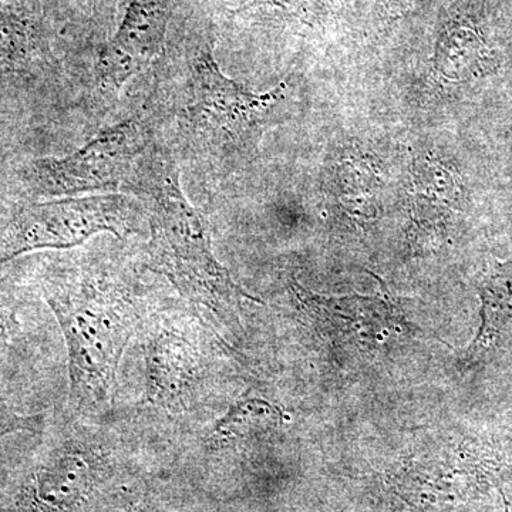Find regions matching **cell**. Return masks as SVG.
Wrapping results in <instances>:
<instances>
[{"label": "cell", "mask_w": 512, "mask_h": 512, "mask_svg": "<svg viewBox=\"0 0 512 512\" xmlns=\"http://www.w3.org/2000/svg\"><path fill=\"white\" fill-rule=\"evenodd\" d=\"M478 293L481 326L467 350L471 363L488 359L512 342V261L493 266L481 279Z\"/></svg>", "instance_id": "cell-10"}, {"label": "cell", "mask_w": 512, "mask_h": 512, "mask_svg": "<svg viewBox=\"0 0 512 512\" xmlns=\"http://www.w3.org/2000/svg\"><path fill=\"white\" fill-rule=\"evenodd\" d=\"M177 157L167 116L156 94L133 116L101 131L64 157H46L23 168L30 194L42 198L126 194L138 200Z\"/></svg>", "instance_id": "cell-3"}, {"label": "cell", "mask_w": 512, "mask_h": 512, "mask_svg": "<svg viewBox=\"0 0 512 512\" xmlns=\"http://www.w3.org/2000/svg\"><path fill=\"white\" fill-rule=\"evenodd\" d=\"M117 2L119 0H93V25L101 42H107L116 20Z\"/></svg>", "instance_id": "cell-19"}, {"label": "cell", "mask_w": 512, "mask_h": 512, "mask_svg": "<svg viewBox=\"0 0 512 512\" xmlns=\"http://www.w3.org/2000/svg\"><path fill=\"white\" fill-rule=\"evenodd\" d=\"M45 427L42 416H26L13 412L9 407L0 406V439L18 431L40 433Z\"/></svg>", "instance_id": "cell-17"}, {"label": "cell", "mask_w": 512, "mask_h": 512, "mask_svg": "<svg viewBox=\"0 0 512 512\" xmlns=\"http://www.w3.org/2000/svg\"><path fill=\"white\" fill-rule=\"evenodd\" d=\"M42 292L66 343L74 412L90 419L109 416L124 352L147 316L136 288L109 268L72 262L52 266Z\"/></svg>", "instance_id": "cell-2"}, {"label": "cell", "mask_w": 512, "mask_h": 512, "mask_svg": "<svg viewBox=\"0 0 512 512\" xmlns=\"http://www.w3.org/2000/svg\"><path fill=\"white\" fill-rule=\"evenodd\" d=\"M503 478L504 461L497 450L487 441L467 439L444 456L407 461L394 474L393 487L414 510L434 512L477 500L491 490L503 494Z\"/></svg>", "instance_id": "cell-8"}, {"label": "cell", "mask_w": 512, "mask_h": 512, "mask_svg": "<svg viewBox=\"0 0 512 512\" xmlns=\"http://www.w3.org/2000/svg\"><path fill=\"white\" fill-rule=\"evenodd\" d=\"M184 20L156 64L151 92L165 111L178 161L221 174L254 156L279 119L288 84L256 94L221 72L204 29Z\"/></svg>", "instance_id": "cell-1"}, {"label": "cell", "mask_w": 512, "mask_h": 512, "mask_svg": "<svg viewBox=\"0 0 512 512\" xmlns=\"http://www.w3.org/2000/svg\"><path fill=\"white\" fill-rule=\"evenodd\" d=\"M113 471V457L99 439L69 431L33 461L16 488L10 512H90Z\"/></svg>", "instance_id": "cell-6"}, {"label": "cell", "mask_w": 512, "mask_h": 512, "mask_svg": "<svg viewBox=\"0 0 512 512\" xmlns=\"http://www.w3.org/2000/svg\"><path fill=\"white\" fill-rule=\"evenodd\" d=\"M447 205L429 198H414L410 207L409 239L413 249L426 251L441 244L447 228Z\"/></svg>", "instance_id": "cell-15"}, {"label": "cell", "mask_w": 512, "mask_h": 512, "mask_svg": "<svg viewBox=\"0 0 512 512\" xmlns=\"http://www.w3.org/2000/svg\"><path fill=\"white\" fill-rule=\"evenodd\" d=\"M141 403L156 412H191L204 377V345L194 319L160 313L138 330Z\"/></svg>", "instance_id": "cell-7"}, {"label": "cell", "mask_w": 512, "mask_h": 512, "mask_svg": "<svg viewBox=\"0 0 512 512\" xmlns=\"http://www.w3.org/2000/svg\"><path fill=\"white\" fill-rule=\"evenodd\" d=\"M148 220L147 266L163 275L195 312L217 328H237L242 303H262L212 254L207 229L180 185L174 158L141 198Z\"/></svg>", "instance_id": "cell-4"}, {"label": "cell", "mask_w": 512, "mask_h": 512, "mask_svg": "<svg viewBox=\"0 0 512 512\" xmlns=\"http://www.w3.org/2000/svg\"><path fill=\"white\" fill-rule=\"evenodd\" d=\"M413 177L421 197L443 205L460 202L463 190L457 174L436 158H417L413 164Z\"/></svg>", "instance_id": "cell-14"}, {"label": "cell", "mask_w": 512, "mask_h": 512, "mask_svg": "<svg viewBox=\"0 0 512 512\" xmlns=\"http://www.w3.org/2000/svg\"><path fill=\"white\" fill-rule=\"evenodd\" d=\"M340 2L342 0H254L241 10L274 8L288 18L306 23V25H313L320 19L329 16L333 10L338 8Z\"/></svg>", "instance_id": "cell-16"}, {"label": "cell", "mask_w": 512, "mask_h": 512, "mask_svg": "<svg viewBox=\"0 0 512 512\" xmlns=\"http://www.w3.org/2000/svg\"><path fill=\"white\" fill-rule=\"evenodd\" d=\"M148 225L133 195L96 194L30 202L0 222V265L39 249H72L101 232L123 239Z\"/></svg>", "instance_id": "cell-5"}, {"label": "cell", "mask_w": 512, "mask_h": 512, "mask_svg": "<svg viewBox=\"0 0 512 512\" xmlns=\"http://www.w3.org/2000/svg\"><path fill=\"white\" fill-rule=\"evenodd\" d=\"M281 410L259 397L245 396L218 420L212 431L215 444H227L255 433H266L282 423Z\"/></svg>", "instance_id": "cell-13"}, {"label": "cell", "mask_w": 512, "mask_h": 512, "mask_svg": "<svg viewBox=\"0 0 512 512\" xmlns=\"http://www.w3.org/2000/svg\"><path fill=\"white\" fill-rule=\"evenodd\" d=\"M19 323L15 313L0 302V350L9 345L10 340L18 333Z\"/></svg>", "instance_id": "cell-20"}, {"label": "cell", "mask_w": 512, "mask_h": 512, "mask_svg": "<svg viewBox=\"0 0 512 512\" xmlns=\"http://www.w3.org/2000/svg\"><path fill=\"white\" fill-rule=\"evenodd\" d=\"M90 512H151V510L141 498L119 494L114 497L101 495Z\"/></svg>", "instance_id": "cell-18"}, {"label": "cell", "mask_w": 512, "mask_h": 512, "mask_svg": "<svg viewBox=\"0 0 512 512\" xmlns=\"http://www.w3.org/2000/svg\"><path fill=\"white\" fill-rule=\"evenodd\" d=\"M174 0H131L120 28L104 43L96 64L101 101L117 97L130 79L156 66L167 47Z\"/></svg>", "instance_id": "cell-9"}, {"label": "cell", "mask_w": 512, "mask_h": 512, "mask_svg": "<svg viewBox=\"0 0 512 512\" xmlns=\"http://www.w3.org/2000/svg\"><path fill=\"white\" fill-rule=\"evenodd\" d=\"M494 66V56L474 26L456 18L444 23L434 52V67L441 76L463 82L490 73Z\"/></svg>", "instance_id": "cell-12"}, {"label": "cell", "mask_w": 512, "mask_h": 512, "mask_svg": "<svg viewBox=\"0 0 512 512\" xmlns=\"http://www.w3.org/2000/svg\"><path fill=\"white\" fill-rule=\"evenodd\" d=\"M291 289L295 298L305 306V311L316 322L342 328L348 335L363 339L375 338L377 329L384 318H392L389 303L376 296H343V298H325L306 291L295 278L291 279Z\"/></svg>", "instance_id": "cell-11"}]
</instances>
